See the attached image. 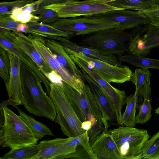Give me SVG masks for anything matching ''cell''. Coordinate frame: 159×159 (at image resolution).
<instances>
[{
    "mask_svg": "<svg viewBox=\"0 0 159 159\" xmlns=\"http://www.w3.org/2000/svg\"><path fill=\"white\" fill-rule=\"evenodd\" d=\"M28 28L27 23H20L17 26L16 30L17 32L25 33Z\"/></svg>",
    "mask_w": 159,
    "mask_h": 159,
    "instance_id": "cell-39",
    "label": "cell"
},
{
    "mask_svg": "<svg viewBox=\"0 0 159 159\" xmlns=\"http://www.w3.org/2000/svg\"><path fill=\"white\" fill-rule=\"evenodd\" d=\"M117 59L140 68L159 69V59L136 57L128 54L118 56Z\"/></svg>",
    "mask_w": 159,
    "mask_h": 159,
    "instance_id": "cell-26",
    "label": "cell"
},
{
    "mask_svg": "<svg viewBox=\"0 0 159 159\" xmlns=\"http://www.w3.org/2000/svg\"><path fill=\"white\" fill-rule=\"evenodd\" d=\"M15 34L11 32H0V48L6 50L20 59L23 63L27 65L39 76L49 96L51 90V82L42 72L32 58L14 41Z\"/></svg>",
    "mask_w": 159,
    "mask_h": 159,
    "instance_id": "cell-16",
    "label": "cell"
},
{
    "mask_svg": "<svg viewBox=\"0 0 159 159\" xmlns=\"http://www.w3.org/2000/svg\"><path fill=\"white\" fill-rule=\"evenodd\" d=\"M146 33L142 36L146 46L152 49L159 47V26L147 25Z\"/></svg>",
    "mask_w": 159,
    "mask_h": 159,
    "instance_id": "cell-30",
    "label": "cell"
},
{
    "mask_svg": "<svg viewBox=\"0 0 159 159\" xmlns=\"http://www.w3.org/2000/svg\"><path fill=\"white\" fill-rule=\"evenodd\" d=\"M69 55L79 58L94 68L100 76L109 83H123L131 80L133 72L127 66L119 67L102 60L90 57L82 53L63 47Z\"/></svg>",
    "mask_w": 159,
    "mask_h": 159,
    "instance_id": "cell-10",
    "label": "cell"
},
{
    "mask_svg": "<svg viewBox=\"0 0 159 159\" xmlns=\"http://www.w3.org/2000/svg\"><path fill=\"white\" fill-rule=\"evenodd\" d=\"M5 120L0 130V145L11 149L37 144L31 129L22 119L10 110L4 102L1 103Z\"/></svg>",
    "mask_w": 159,
    "mask_h": 159,
    "instance_id": "cell-4",
    "label": "cell"
},
{
    "mask_svg": "<svg viewBox=\"0 0 159 159\" xmlns=\"http://www.w3.org/2000/svg\"><path fill=\"white\" fill-rule=\"evenodd\" d=\"M16 44L21 48L34 61L50 82L59 83L60 78L52 70L45 59L33 45L32 34L28 36L22 33L13 32Z\"/></svg>",
    "mask_w": 159,
    "mask_h": 159,
    "instance_id": "cell-15",
    "label": "cell"
},
{
    "mask_svg": "<svg viewBox=\"0 0 159 159\" xmlns=\"http://www.w3.org/2000/svg\"><path fill=\"white\" fill-rule=\"evenodd\" d=\"M38 16L39 18L38 22L49 25L54 23L60 18L56 12L50 9H46Z\"/></svg>",
    "mask_w": 159,
    "mask_h": 159,
    "instance_id": "cell-36",
    "label": "cell"
},
{
    "mask_svg": "<svg viewBox=\"0 0 159 159\" xmlns=\"http://www.w3.org/2000/svg\"><path fill=\"white\" fill-rule=\"evenodd\" d=\"M142 11L150 20V24L159 26V5L156 4L152 8Z\"/></svg>",
    "mask_w": 159,
    "mask_h": 159,
    "instance_id": "cell-38",
    "label": "cell"
},
{
    "mask_svg": "<svg viewBox=\"0 0 159 159\" xmlns=\"http://www.w3.org/2000/svg\"><path fill=\"white\" fill-rule=\"evenodd\" d=\"M24 107L29 113L55 120L56 110L51 98L44 91L38 75L23 63L20 68Z\"/></svg>",
    "mask_w": 159,
    "mask_h": 159,
    "instance_id": "cell-2",
    "label": "cell"
},
{
    "mask_svg": "<svg viewBox=\"0 0 159 159\" xmlns=\"http://www.w3.org/2000/svg\"></svg>",
    "mask_w": 159,
    "mask_h": 159,
    "instance_id": "cell-45",
    "label": "cell"
},
{
    "mask_svg": "<svg viewBox=\"0 0 159 159\" xmlns=\"http://www.w3.org/2000/svg\"><path fill=\"white\" fill-rule=\"evenodd\" d=\"M75 64L86 72L104 89L111 99L115 108L117 119L120 120L122 116V109L126 104L127 97L124 90L116 88L104 79L97 71L86 62L81 59L69 55Z\"/></svg>",
    "mask_w": 159,
    "mask_h": 159,
    "instance_id": "cell-12",
    "label": "cell"
},
{
    "mask_svg": "<svg viewBox=\"0 0 159 159\" xmlns=\"http://www.w3.org/2000/svg\"><path fill=\"white\" fill-rule=\"evenodd\" d=\"M51 25L74 36L89 34L100 30L119 26L118 23L107 22L90 16L66 19L60 18Z\"/></svg>",
    "mask_w": 159,
    "mask_h": 159,
    "instance_id": "cell-9",
    "label": "cell"
},
{
    "mask_svg": "<svg viewBox=\"0 0 159 159\" xmlns=\"http://www.w3.org/2000/svg\"><path fill=\"white\" fill-rule=\"evenodd\" d=\"M97 159H124L112 136L103 131L91 145Z\"/></svg>",
    "mask_w": 159,
    "mask_h": 159,
    "instance_id": "cell-18",
    "label": "cell"
},
{
    "mask_svg": "<svg viewBox=\"0 0 159 159\" xmlns=\"http://www.w3.org/2000/svg\"><path fill=\"white\" fill-rule=\"evenodd\" d=\"M20 23L11 18L10 16H0V32L17 31L16 28Z\"/></svg>",
    "mask_w": 159,
    "mask_h": 159,
    "instance_id": "cell-35",
    "label": "cell"
},
{
    "mask_svg": "<svg viewBox=\"0 0 159 159\" xmlns=\"http://www.w3.org/2000/svg\"><path fill=\"white\" fill-rule=\"evenodd\" d=\"M158 101L159 102V97L158 98ZM154 111L155 114L157 115H159V106L157 108L155 109Z\"/></svg>",
    "mask_w": 159,
    "mask_h": 159,
    "instance_id": "cell-43",
    "label": "cell"
},
{
    "mask_svg": "<svg viewBox=\"0 0 159 159\" xmlns=\"http://www.w3.org/2000/svg\"><path fill=\"white\" fill-rule=\"evenodd\" d=\"M11 64L9 80L5 84L8 99L5 101L8 105H24L23 94V83L20 68L23 62L14 55L8 53Z\"/></svg>",
    "mask_w": 159,
    "mask_h": 159,
    "instance_id": "cell-17",
    "label": "cell"
},
{
    "mask_svg": "<svg viewBox=\"0 0 159 159\" xmlns=\"http://www.w3.org/2000/svg\"><path fill=\"white\" fill-rule=\"evenodd\" d=\"M11 72V64L8 52L0 48V75L5 84L9 80Z\"/></svg>",
    "mask_w": 159,
    "mask_h": 159,
    "instance_id": "cell-33",
    "label": "cell"
},
{
    "mask_svg": "<svg viewBox=\"0 0 159 159\" xmlns=\"http://www.w3.org/2000/svg\"><path fill=\"white\" fill-rule=\"evenodd\" d=\"M80 74L84 80L89 85L101 108L104 131H107L110 123L117 124L114 106L106 92L98 83L81 69Z\"/></svg>",
    "mask_w": 159,
    "mask_h": 159,
    "instance_id": "cell-14",
    "label": "cell"
},
{
    "mask_svg": "<svg viewBox=\"0 0 159 159\" xmlns=\"http://www.w3.org/2000/svg\"><path fill=\"white\" fill-rule=\"evenodd\" d=\"M83 38L79 45L93 49L105 56H122L127 51L125 43L130 34L119 27L98 31Z\"/></svg>",
    "mask_w": 159,
    "mask_h": 159,
    "instance_id": "cell-5",
    "label": "cell"
},
{
    "mask_svg": "<svg viewBox=\"0 0 159 159\" xmlns=\"http://www.w3.org/2000/svg\"><path fill=\"white\" fill-rule=\"evenodd\" d=\"M92 0L99 1H101L102 2H103L106 3H108L109 2H111L116 1L117 0Z\"/></svg>",
    "mask_w": 159,
    "mask_h": 159,
    "instance_id": "cell-42",
    "label": "cell"
},
{
    "mask_svg": "<svg viewBox=\"0 0 159 159\" xmlns=\"http://www.w3.org/2000/svg\"><path fill=\"white\" fill-rule=\"evenodd\" d=\"M156 4L159 5V0H155Z\"/></svg>",
    "mask_w": 159,
    "mask_h": 159,
    "instance_id": "cell-44",
    "label": "cell"
},
{
    "mask_svg": "<svg viewBox=\"0 0 159 159\" xmlns=\"http://www.w3.org/2000/svg\"><path fill=\"white\" fill-rule=\"evenodd\" d=\"M34 0H16L12 1L0 3V16H10L13 10L21 8L28 4L34 3Z\"/></svg>",
    "mask_w": 159,
    "mask_h": 159,
    "instance_id": "cell-32",
    "label": "cell"
},
{
    "mask_svg": "<svg viewBox=\"0 0 159 159\" xmlns=\"http://www.w3.org/2000/svg\"><path fill=\"white\" fill-rule=\"evenodd\" d=\"M5 116L3 107L2 104H0V128L3 125L4 123Z\"/></svg>",
    "mask_w": 159,
    "mask_h": 159,
    "instance_id": "cell-41",
    "label": "cell"
},
{
    "mask_svg": "<svg viewBox=\"0 0 159 159\" xmlns=\"http://www.w3.org/2000/svg\"><path fill=\"white\" fill-rule=\"evenodd\" d=\"M147 25L137 27V30L130 35L127 49L128 54L134 56L146 57L150 53L151 49L148 48L143 40L141 35L147 30Z\"/></svg>",
    "mask_w": 159,
    "mask_h": 159,
    "instance_id": "cell-21",
    "label": "cell"
},
{
    "mask_svg": "<svg viewBox=\"0 0 159 159\" xmlns=\"http://www.w3.org/2000/svg\"><path fill=\"white\" fill-rule=\"evenodd\" d=\"M61 83L80 120L82 122L88 120L92 123L91 128L88 131L91 145L104 131L101 108L89 84H85L80 93L64 81Z\"/></svg>",
    "mask_w": 159,
    "mask_h": 159,
    "instance_id": "cell-1",
    "label": "cell"
},
{
    "mask_svg": "<svg viewBox=\"0 0 159 159\" xmlns=\"http://www.w3.org/2000/svg\"><path fill=\"white\" fill-rule=\"evenodd\" d=\"M43 39L45 44L50 49L60 64L71 75L78 78L83 79L80 70L66 51L63 47L53 39L43 37Z\"/></svg>",
    "mask_w": 159,
    "mask_h": 159,
    "instance_id": "cell-19",
    "label": "cell"
},
{
    "mask_svg": "<svg viewBox=\"0 0 159 159\" xmlns=\"http://www.w3.org/2000/svg\"><path fill=\"white\" fill-rule=\"evenodd\" d=\"M92 124L89 121H86L82 123L81 128L84 130L88 131L91 128Z\"/></svg>",
    "mask_w": 159,
    "mask_h": 159,
    "instance_id": "cell-40",
    "label": "cell"
},
{
    "mask_svg": "<svg viewBox=\"0 0 159 159\" xmlns=\"http://www.w3.org/2000/svg\"><path fill=\"white\" fill-rule=\"evenodd\" d=\"M112 136L124 159H141L142 149L150 136L147 130L120 126L107 131Z\"/></svg>",
    "mask_w": 159,
    "mask_h": 159,
    "instance_id": "cell-7",
    "label": "cell"
},
{
    "mask_svg": "<svg viewBox=\"0 0 159 159\" xmlns=\"http://www.w3.org/2000/svg\"><path fill=\"white\" fill-rule=\"evenodd\" d=\"M38 144L39 152L30 159H55L62 156L64 159H91L94 155L87 131L77 137L44 140Z\"/></svg>",
    "mask_w": 159,
    "mask_h": 159,
    "instance_id": "cell-3",
    "label": "cell"
},
{
    "mask_svg": "<svg viewBox=\"0 0 159 159\" xmlns=\"http://www.w3.org/2000/svg\"><path fill=\"white\" fill-rule=\"evenodd\" d=\"M39 151L38 144L11 149L0 159H30Z\"/></svg>",
    "mask_w": 159,
    "mask_h": 159,
    "instance_id": "cell-27",
    "label": "cell"
},
{
    "mask_svg": "<svg viewBox=\"0 0 159 159\" xmlns=\"http://www.w3.org/2000/svg\"><path fill=\"white\" fill-rule=\"evenodd\" d=\"M138 97V92H136L127 97L126 107L122 114L120 125L132 127L135 126V114Z\"/></svg>",
    "mask_w": 159,
    "mask_h": 159,
    "instance_id": "cell-24",
    "label": "cell"
},
{
    "mask_svg": "<svg viewBox=\"0 0 159 159\" xmlns=\"http://www.w3.org/2000/svg\"><path fill=\"white\" fill-rule=\"evenodd\" d=\"M80 0H42V2L38 3L35 11L32 13L34 15H39L46 10L44 9L46 6L52 4H65L69 2L79 1Z\"/></svg>",
    "mask_w": 159,
    "mask_h": 159,
    "instance_id": "cell-37",
    "label": "cell"
},
{
    "mask_svg": "<svg viewBox=\"0 0 159 159\" xmlns=\"http://www.w3.org/2000/svg\"><path fill=\"white\" fill-rule=\"evenodd\" d=\"M27 24L28 28L25 33L37 35L41 37L44 35L59 36L69 39L74 36L73 34L58 29L51 25L38 21L30 22Z\"/></svg>",
    "mask_w": 159,
    "mask_h": 159,
    "instance_id": "cell-22",
    "label": "cell"
},
{
    "mask_svg": "<svg viewBox=\"0 0 159 159\" xmlns=\"http://www.w3.org/2000/svg\"><path fill=\"white\" fill-rule=\"evenodd\" d=\"M90 16L107 22L118 23L119 27L125 30L151 23L149 19L143 11L128 9L111 10Z\"/></svg>",
    "mask_w": 159,
    "mask_h": 159,
    "instance_id": "cell-13",
    "label": "cell"
},
{
    "mask_svg": "<svg viewBox=\"0 0 159 159\" xmlns=\"http://www.w3.org/2000/svg\"><path fill=\"white\" fill-rule=\"evenodd\" d=\"M48 38L57 41L63 47H67L76 52L82 53L90 57L102 60L113 66L119 67H122L124 66L119 62L115 55H102L93 49L78 45L69 40L68 38L53 36H49L48 37Z\"/></svg>",
    "mask_w": 159,
    "mask_h": 159,
    "instance_id": "cell-20",
    "label": "cell"
},
{
    "mask_svg": "<svg viewBox=\"0 0 159 159\" xmlns=\"http://www.w3.org/2000/svg\"><path fill=\"white\" fill-rule=\"evenodd\" d=\"M142 158L159 159V131L146 142L142 149Z\"/></svg>",
    "mask_w": 159,
    "mask_h": 159,
    "instance_id": "cell-28",
    "label": "cell"
},
{
    "mask_svg": "<svg viewBox=\"0 0 159 159\" xmlns=\"http://www.w3.org/2000/svg\"><path fill=\"white\" fill-rule=\"evenodd\" d=\"M151 75L148 69L141 68L135 69L130 80L135 86V92H138L145 84L150 83Z\"/></svg>",
    "mask_w": 159,
    "mask_h": 159,
    "instance_id": "cell-31",
    "label": "cell"
},
{
    "mask_svg": "<svg viewBox=\"0 0 159 159\" xmlns=\"http://www.w3.org/2000/svg\"><path fill=\"white\" fill-rule=\"evenodd\" d=\"M49 97L54 103L57 115L55 122L60 125L63 134L69 137H76L87 131L81 128L82 122L76 114L64 92L61 83L51 82Z\"/></svg>",
    "mask_w": 159,
    "mask_h": 159,
    "instance_id": "cell-6",
    "label": "cell"
},
{
    "mask_svg": "<svg viewBox=\"0 0 159 159\" xmlns=\"http://www.w3.org/2000/svg\"><path fill=\"white\" fill-rule=\"evenodd\" d=\"M46 9L56 12L60 18L92 16L111 10L124 9L103 2L92 0L72 2L65 4H52L45 7L44 9Z\"/></svg>",
    "mask_w": 159,
    "mask_h": 159,
    "instance_id": "cell-8",
    "label": "cell"
},
{
    "mask_svg": "<svg viewBox=\"0 0 159 159\" xmlns=\"http://www.w3.org/2000/svg\"><path fill=\"white\" fill-rule=\"evenodd\" d=\"M13 106L17 109L19 116L30 129L36 139L38 140L46 135L54 136L52 132L46 125L28 115L16 106Z\"/></svg>",
    "mask_w": 159,
    "mask_h": 159,
    "instance_id": "cell-23",
    "label": "cell"
},
{
    "mask_svg": "<svg viewBox=\"0 0 159 159\" xmlns=\"http://www.w3.org/2000/svg\"><path fill=\"white\" fill-rule=\"evenodd\" d=\"M10 17L16 21L23 23L38 21L39 18L31 12L24 11L21 8H16L12 11Z\"/></svg>",
    "mask_w": 159,
    "mask_h": 159,
    "instance_id": "cell-34",
    "label": "cell"
},
{
    "mask_svg": "<svg viewBox=\"0 0 159 159\" xmlns=\"http://www.w3.org/2000/svg\"><path fill=\"white\" fill-rule=\"evenodd\" d=\"M143 98V101L139 106V112L135 116L136 124H144L148 121L152 116V97Z\"/></svg>",
    "mask_w": 159,
    "mask_h": 159,
    "instance_id": "cell-29",
    "label": "cell"
},
{
    "mask_svg": "<svg viewBox=\"0 0 159 159\" xmlns=\"http://www.w3.org/2000/svg\"><path fill=\"white\" fill-rule=\"evenodd\" d=\"M107 3L116 7L140 11L149 9L156 4L155 0H117Z\"/></svg>",
    "mask_w": 159,
    "mask_h": 159,
    "instance_id": "cell-25",
    "label": "cell"
},
{
    "mask_svg": "<svg viewBox=\"0 0 159 159\" xmlns=\"http://www.w3.org/2000/svg\"><path fill=\"white\" fill-rule=\"evenodd\" d=\"M32 36L33 45L43 57L52 70L60 78L61 81L81 93L85 84L84 80L71 75L60 64L50 49L45 44L43 37L35 34H32Z\"/></svg>",
    "mask_w": 159,
    "mask_h": 159,
    "instance_id": "cell-11",
    "label": "cell"
}]
</instances>
